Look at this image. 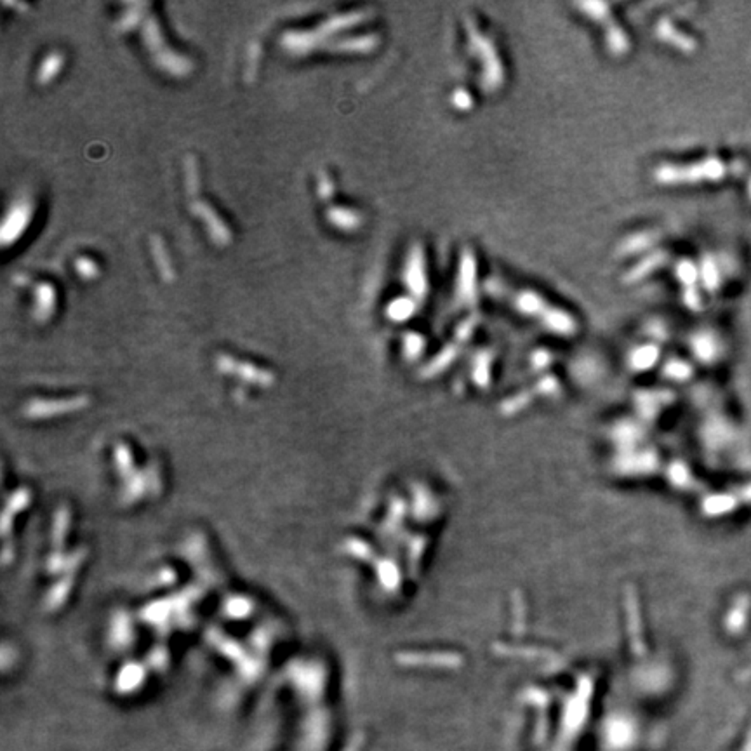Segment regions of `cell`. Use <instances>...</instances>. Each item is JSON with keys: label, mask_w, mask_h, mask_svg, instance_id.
<instances>
[{"label": "cell", "mask_w": 751, "mask_h": 751, "mask_svg": "<svg viewBox=\"0 0 751 751\" xmlns=\"http://www.w3.org/2000/svg\"><path fill=\"white\" fill-rule=\"evenodd\" d=\"M469 45H471V51L480 52V61L483 65V82H485V89H496L499 87V82L503 80V66L499 65V59H497L496 52H494L490 40L483 37L476 26H469Z\"/></svg>", "instance_id": "3957f363"}, {"label": "cell", "mask_w": 751, "mask_h": 751, "mask_svg": "<svg viewBox=\"0 0 751 751\" xmlns=\"http://www.w3.org/2000/svg\"><path fill=\"white\" fill-rule=\"evenodd\" d=\"M332 183H330L329 177L325 176V174H320L318 176V193L322 198H329L330 193H332Z\"/></svg>", "instance_id": "2e32d148"}, {"label": "cell", "mask_w": 751, "mask_h": 751, "mask_svg": "<svg viewBox=\"0 0 751 751\" xmlns=\"http://www.w3.org/2000/svg\"><path fill=\"white\" fill-rule=\"evenodd\" d=\"M327 218H329V221L332 223L334 226L344 229V232H353V229H357L358 226H360L362 221L358 212L346 207H330L329 212H327Z\"/></svg>", "instance_id": "30bf717a"}, {"label": "cell", "mask_w": 751, "mask_h": 751, "mask_svg": "<svg viewBox=\"0 0 751 751\" xmlns=\"http://www.w3.org/2000/svg\"><path fill=\"white\" fill-rule=\"evenodd\" d=\"M63 68V56L59 52H51L47 58L42 61L40 70H38V82L49 83Z\"/></svg>", "instance_id": "4fadbf2b"}, {"label": "cell", "mask_w": 751, "mask_h": 751, "mask_svg": "<svg viewBox=\"0 0 751 751\" xmlns=\"http://www.w3.org/2000/svg\"><path fill=\"white\" fill-rule=\"evenodd\" d=\"M364 19V13H351L344 14V16L330 17L329 21H325L322 26L313 31H289L282 37V45L292 54H305V52L315 49L325 35H332L336 31L343 30V28L353 26V24L360 23Z\"/></svg>", "instance_id": "7a4b0ae2"}, {"label": "cell", "mask_w": 751, "mask_h": 751, "mask_svg": "<svg viewBox=\"0 0 751 751\" xmlns=\"http://www.w3.org/2000/svg\"><path fill=\"white\" fill-rule=\"evenodd\" d=\"M139 17H141V13H138V10H136V13H127L124 17H122L120 28L122 30H131V26L139 19Z\"/></svg>", "instance_id": "e0dca14e"}, {"label": "cell", "mask_w": 751, "mask_h": 751, "mask_svg": "<svg viewBox=\"0 0 751 751\" xmlns=\"http://www.w3.org/2000/svg\"><path fill=\"white\" fill-rule=\"evenodd\" d=\"M193 212H197V214H200L202 218L205 219L209 232H211V235H212V240H214L216 243H219V245L228 243V240H229L228 228H226V226L223 225L218 218H216V214L211 211V207H207L205 204H197V205H193Z\"/></svg>", "instance_id": "9c48e42d"}, {"label": "cell", "mask_w": 751, "mask_h": 751, "mask_svg": "<svg viewBox=\"0 0 751 751\" xmlns=\"http://www.w3.org/2000/svg\"><path fill=\"white\" fill-rule=\"evenodd\" d=\"M455 294L461 302H471L476 298V263L475 257L469 254H466L461 261Z\"/></svg>", "instance_id": "52a82bcc"}, {"label": "cell", "mask_w": 751, "mask_h": 751, "mask_svg": "<svg viewBox=\"0 0 751 751\" xmlns=\"http://www.w3.org/2000/svg\"><path fill=\"white\" fill-rule=\"evenodd\" d=\"M152 243H153V249H155V256H156V261H159L160 271H162V275H163V280H170V278H172V271H170L169 257H167L165 252H163L162 243H160V240L156 239V236H153Z\"/></svg>", "instance_id": "5bb4252c"}, {"label": "cell", "mask_w": 751, "mask_h": 751, "mask_svg": "<svg viewBox=\"0 0 751 751\" xmlns=\"http://www.w3.org/2000/svg\"><path fill=\"white\" fill-rule=\"evenodd\" d=\"M416 313V299L414 298H398L391 301L386 308V316L393 322H405Z\"/></svg>", "instance_id": "8fae6325"}, {"label": "cell", "mask_w": 751, "mask_h": 751, "mask_svg": "<svg viewBox=\"0 0 751 751\" xmlns=\"http://www.w3.org/2000/svg\"><path fill=\"white\" fill-rule=\"evenodd\" d=\"M56 306V292L51 284H40L35 291V318L45 322Z\"/></svg>", "instance_id": "ba28073f"}, {"label": "cell", "mask_w": 751, "mask_h": 751, "mask_svg": "<svg viewBox=\"0 0 751 751\" xmlns=\"http://www.w3.org/2000/svg\"><path fill=\"white\" fill-rule=\"evenodd\" d=\"M513 302L515 308H517L522 315L539 320L542 325L555 330V332L569 334L574 332V329H576V318H574L570 313L549 305L538 292L522 291L520 294H517Z\"/></svg>", "instance_id": "6da1fadb"}, {"label": "cell", "mask_w": 751, "mask_h": 751, "mask_svg": "<svg viewBox=\"0 0 751 751\" xmlns=\"http://www.w3.org/2000/svg\"><path fill=\"white\" fill-rule=\"evenodd\" d=\"M75 268L80 277L86 278V280H92L94 277L99 275V268H97V264L94 263L92 259H89V257H79L75 263Z\"/></svg>", "instance_id": "9a60e30c"}, {"label": "cell", "mask_w": 751, "mask_h": 751, "mask_svg": "<svg viewBox=\"0 0 751 751\" xmlns=\"http://www.w3.org/2000/svg\"><path fill=\"white\" fill-rule=\"evenodd\" d=\"M31 218V205L26 200H17L16 204L10 205L9 212L3 218L2 232H0V239H2L3 247H9L10 243L16 242L23 232L26 229L28 223Z\"/></svg>", "instance_id": "8992f818"}, {"label": "cell", "mask_w": 751, "mask_h": 751, "mask_svg": "<svg viewBox=\"0 0 751 751\" xmlns=\"http://www.w3.org/2000/svg\"><path fill=\"white\" fill-rule=\"evenodd\" d=\"M452 99H454L455 106H458V108H466V106H469V104H471V99H469V96L466 92H462V90H458V92L454 94V97H452Z\"/></svg>", "instance_id": "ac0fdd59"}, {"label": "cell", "mask_w": 751, "mask_h": 751, "mask_svg": "<svg viewBox=\"0 0 751 751\" xmlns=\"http://www.w3.org/2000/svg\"><path fill=\"white\" fill-rule=\"evenodd\" d=\"M378 44V37H357L351 38V40H341L337 44H334L332 51H343V52H369L376 47Z\"/></svg>", "instance_id": "7c38bea8"}, {"label": "cell", "mask_w": 751, "mask_h": 751, "mask_svg": "<svg viewBox=\"0 0 751 751\" xmlns=\"http://www.w3.org/2000/svg\"><path fill=\"white\" fill-rule=\"evenodd\" d=\"M403 282L407 289L412 294L416 301L424 299L428 292V275H426V259H424V250L419 243L409 250V256L405 261V270H403Z\"/></svg>", "instance_id": "5b68a950"}, {"label": "cell", "mask_w": 751, "mask_h": 751, "mask_svg": "<svg viewBox=\"0 0 751 751\" xmlns=\"http://www.w3.org/2000/svg\"><path fill=\"white\" fill-rule=\"evenodd\" d=\"M581 9L586 13V16H590L591 19L595 21H600V23H604L605 26V40H607V47L608 51L612 52V54H624V52H628L629 49V38L628 35L622 31V28L619 26L617 23H615L614 19L611 21V16H608V6H605V3H584V6H579Z\"/></svg>", "instance_id": "277c9868"}]
</instances>
